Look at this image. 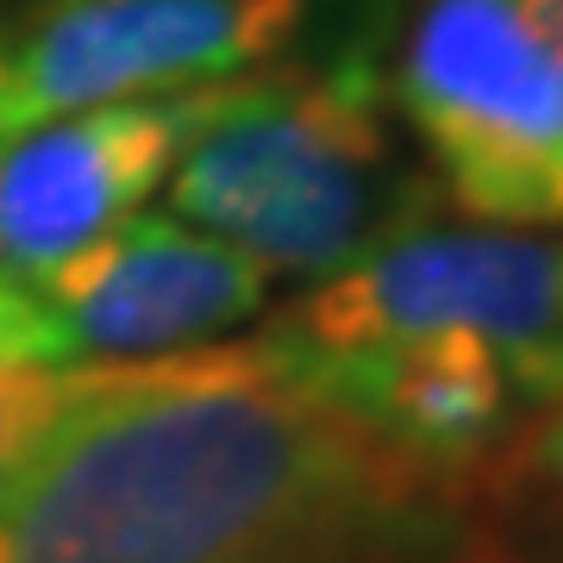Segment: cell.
Segmentation results:
<instances>
[{
  "instance_id": "1",
  "label": "cell",
  "mask_w": 563,
  "mask_h": 563,
  "mask_svg": "<svg viewBox=\"0 0 563 563\" xmlns=\"http://www.w3.org/2000/svg\"><path fill=\"white\" fill-rule=\"evenodd\" d=\"M0 563H495V483L401 457L251 344L81 363L0 483Z\"/></svg>"
},
{
  "instance_id": "2",
  "label": "cell",
  "mask_w": 563,
  "mask_h": 563,
  "mask_svg": "<svg viewBox=\"0 0 563 563\" xmlns=\"http://www.w3.org/2000/svg\"><path fill=\"white\" fill-rule=\"evenodd\" d=\"M388 25L369 20L313 63H263L181 151L169 213L257 263L325 282L439 213V188L388 125Z\"/></svg>"
},
{
  "instance_id": "3",
  "label": "cell",
  "mask_w": 563,
  "mask_h": 563,
  "mask_svg": "<svg viewBox=\"0 0 563 563\" xmlns=\"http://www.w3.org/2000/svg\"><path fill=\"white\" fill-rule=\"evenodd\" d=\"M388 107L470 225L563 232V57L514 0H413Z\"/></svg>"
},
{
  "instance_id": "4",
  "label": "cell",
  "mask_w": 563,
  "mask_h": 563,
  "mask_svg": "<svg viewBox=\"0 0 563 563\" xmlns=\"http://www.w3.org/2000/svg\"><path fill=\"white\" fill-rule=\"evenodd\" d=\"M307 351L463 332L507 363L526 413L563 395V232L426 220L263 325Z\"/></svg>"
},
{
  "instance_id": "5",
  "label": "cell",
  "mask_w": 563,
  "mask_h": 563,
  "mask_svg": "<svg viewBox=\"0 0 563 563\" xmlns=\"http://www.w3.org/2000/svg\"><path fill=\"white\" fill-rule=\"evenodd\" d=\"M320 0H0V151L113 101L282 63Z\"/></svg>"
},
{
  "instance_id": "6",
  "label": "cell",
  "mask_w": 563,
  "mask_h": 563,
  "mask_svg": "<svg viewBox=\"0 0 563 563\" xmlns=\"http://www.w3.org/2000/svg\"><path fill=\"white\" fill-rule=\"evenodd\" d=\"M269 282L276 276L201 225L132 213L25 288L69 363H132L220 344L269 307Z\"/></svg>"
},
{
  "instance_id": "7",
  "label": "cell",
  "mask_w": 563,
  "mask_h": 563,
  "mask_svg": "<svg viewBox=\"0 0 563 563\" xmlns=\"http://www.w3.org/2000/svg\"><path fill=\"white\" fill-rule=\"evenodd\" d=\"M239 81V76H232ZM232 81L113 101L38 125L0 151V276L32 282L169 188L181 151L225 107Z\"/></svg>"
},
{
  "instance_id": "8",
  "label": "cell",
  "mask_w": 563,
  "mask_h": 563,
  "mask_svg": "<svg viewBox=\"0 0 563 563\" xmlns=\"http://www.w3.org/2000/svg\"><path fill=\"white\" fill-rule=\"evenodd\" d=\"M251 351L269 376L332 401L401 457L457 483H495L526 420L507 363L463 332H420V339L351 344V351H307L263 332L251 339Z\"/></svg>"
},
{
  "instance_id": "9",
  "label": "cell",
  "mask_w": 563,
  "mask_h": 563,
  "mask_svg": "<svg viewBox=\"0 0 563 563\" xmlns=\"http://www.w3.org/2000/svg\"><path fill=\"white\" fill-rule=\"evenodd\" d=\"M81 363L44 369V363H13L0 357V483L25 463V451L57 426V413L76 401Z\"/></svg>"
},
{
  "instance_id": "10",
  "label": "cell",
  "mask_w": 563,
  "mask_h": 563,
  "mask_svg": "<svg viewBox=\"0 0 563 563\" xmlns=\"http://www.w3.org/2000/svg\"><path fill=\"white\" fill-rule=\"evenodd\" d=\"M495 476H501V483H520V488H539V495H551V501H563V395L526 413Z\"/></svg>"
},
{
  "instance_id": "11",
  "label": "cell",
  "mask_w": 563,
  "mask_h": 563,
  "mask_svg": "<svg viewBox=\"0 0 563 563\" xmlns=\"http://www.w3.org/2000/svg\"><path fill=\"white\" fill-rule=\"evenodd\" d=\"M0 357L13 363H44V369H63V344L57 332H51V320H44L38 295L25 288V282L0 276Z\"/></svg>"
},
{
  "instance_id": "12",
  "label": "cell",
  "mask_w": 563,
  "mask_h": 563,
  "mask_svg": "<svg viewBox=\"0 0 563 563\" xmlns=\"http://www.w3.org/2000/svg\"><path fill=\"white\" fill-rule=\"evenodd\" d=\"M501 483V476H495ZM520 488V483H507ZM539 495V488H532ZM495 563H563V501L539 495V514L526 526H507L501 520V501H495Z\"/></svg>"
},
{
  "instance_id": "13",
  "label": "cell",
  "mask_w": 563,
  "mask_h": 563,
  "mask_svg": "<svg viewBox=\"0 0 563 563\" xmlns=\"http://www.w3.org/2000/svg\"><path fill=\"white\" fill-rule=\"evenodd\" d=\"M514 7H520L526 25H532V32H539V38L563 57V0H514Z\"/></svg>"
}]
</instances>
